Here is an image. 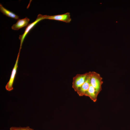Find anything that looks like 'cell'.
Segmentation results:
<instances>
[{
	"mask_svg": "<svg viewBox=\"0 0 130 130\" xmlns=\"http://www.w3.org/2000/svg\"><path fill=\"white\" fill-rule=\"evenodd\" d=\"M90 84L98 94L102 90V85L103 83L102 78L100 74L95 72H89Z\"/></svg>",
	"mask_w": 130,
	"mask_h": 130,
	"instance_id": "obj_1",
	"label": "cell"
},
{
	"mask_svg": "<svg viewBox=\"0 0 130 130\" xmlns=\"http://www.w3.org/2000/svg\"><path fill=\"white\" fill-rule=\"evenodd\" d=\"M45 19L44 15L39 14L38 15L36 20L33 22L29 24L26 27L23 34L20 35L19 38L20 41V43L19 52H20V51L23 41L27 33L39 22L42 20Z\"/></svg>",
	"mask_w": 130,
	"mask_h": 130,
	"instance_id": "obj_2",
	"label": "cell"
},
{
	"mask_svg": "<svg viewBox=\"0 0 130 130\" xmlns=\"http://www.w3.org/2000/svg\"><path fill=\"white\" fill-rule=\"evenodd\" d=\"M88 72L83 74H78L73 78L72 88L77 92L85 82Z\"/></svg>",
	"mask_w": 130,
	"mask_h": 130,
	"instance_id": "obj_3",
	"label": "cell"
},
{
	"mask_svg": "<svg viewBox=\"0 0 130 130\" xmlns=\"http://www.w3.org/2000/svg\"><path fill=\"white\" fill-rule=\"evenodd\" d=\"M20 54V52H19L15 64L12 71L10 79L5 86L6 89L9 91H11L13 89V84L17 73Z\"/></svg>",
	"mask_w": 130,
	"mask_h": 130,
	"instance_id": "obj_4",
	"label": "cell"
},
{
	"mask_svg": "<svg viewBox=\"0 0 130 130\" xmlns=\"http://www.w3.org/2000/svg\"><path fill=\"white\" fill-rule=\"evenodd\" d=\"M45 19H48L59 21L69 23L71 21L69 13L67 12L65 13L54 15H44Z\"/></svg>",
	"mask_w": 130,
	"mask_h": 130,
	"instance_id": "obj_5",
	"label": "cell"
},
{
	"mask_svg": "<svg viewBox=\"0 0 130 130\" xmlns=\"http://www.w3.org/2000/svg\"><path fill=\"white\" fill-rule=\"evenodd\" d=\"M90 84V76L89 72H88L85 82L77 92L78 95L80 96H85L88 89Z\"/></svg>",
	"mask_w": 130,
	"mask_h": 130,
	"instance_id": "obj_6",
	"label": "cell"
},
{
	"mask_svg": "<svg viewBox=\"0 0 130 130\" xmlns=\"http://www.w3.org/2000/svg\"><path fill=\"white\" fill-rule=\"evenodd\" d=\"M29 21V19L27 17L23 19H19L15 24L13 25L11 28L13 30H18L24 27H27L28 25Z\"/></svg>",
	"mask_w": 130,
	"mask_h": 130,
	"instance_id": "obj_7",
	"label": "cell"
},
{
	"mask_svg": "<svg viewBox=\"0 0 130 130\" xmlns=\"http://www.w3.org/2000/svg\"><path fill=\"white\" fill-rule=\"evenodd\" d=\"M98 94L94 88L90 84L88 89L85 96L89 97L94 102H95L97 100Z\"/></svg>",
	"mask_w": 130,
	"mask_h": 130,
	"instance_id": "obj_8",
	"label": "cell"
},
{
	"mask_svg": "<svg viewBox=\"0 0 130 130\" xmlns=\"http://www.w3.org/2000/svg\"><path fill=\"white\" fill-rule=\"evenodd\" d=\"M0 11L8 17L16 20L20 19L18 16L5 8L1 4H0Z\"/></svg>",
	"mask_w": 130,
	"mask_h": 130,
	"instance_id": "obj_9",
	"label": "cell"
},
{
	"mask_svg": "<svg viewBox=\"0 0 130 130\" xmlns=\"http://www.w3.org/2000/svg\"><path fill=\"white\" fill-rule=\"evenodd\" d=\"M10 130H34L28 126L26 127H12L10 128Z\"/></svg>",
	"mask_w": 130,
	"mask_h": 130,
	"instance_id": "obj_10",
	"label": "cell"
}]
</instances>
